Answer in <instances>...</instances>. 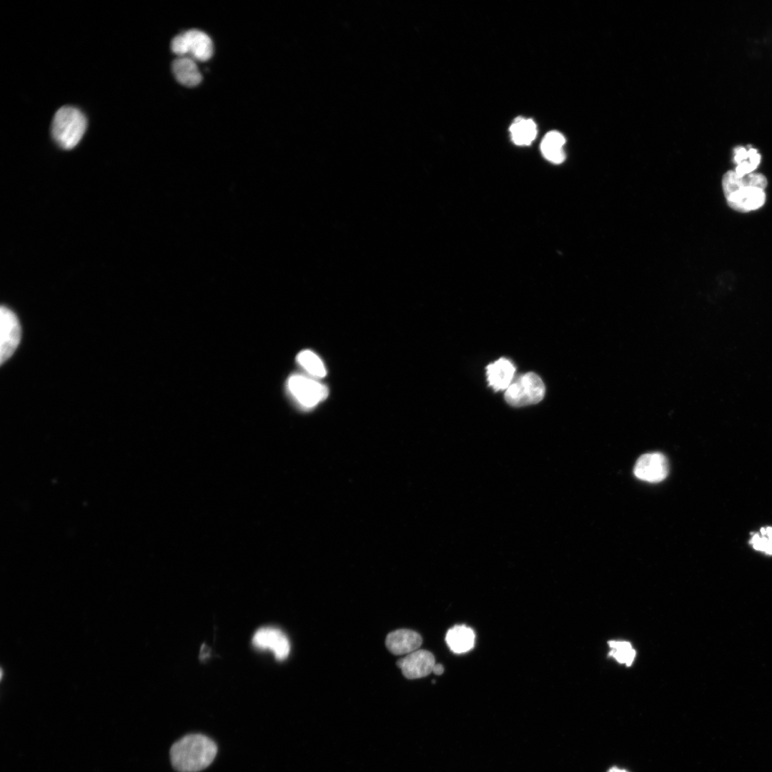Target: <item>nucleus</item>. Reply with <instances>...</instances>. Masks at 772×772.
<instances>
[{"label": "nucleus", "instance_id": "obj_1", "mask_svg": "<svg viewBox=\"0 0 772 772\" xmlns=\"http://www.w3.org/2000/svg\"><path fill=\"white\" fill-rule=\"evenodd\" d=\"M766 177L761 173L738 176L728 171L722 178V188L728 206L733 209L748 212L758 209L766 202Z\"/></svg>", "mask_w": 772, "mask_h": 772}, {"label": "nucleus", "instance_id": "obj_2", "mask_svg": "<svg viewBox=\"0 0 772 772\" xmlns=\"http://www.w3.org/2000/svg\"><path fill=\"white\" fill-rule=\"evenodd\" d=\"M217 753L215 742L201 733L188 734L171 747L169 755L174 768L179 772H198L208 767Z\"/></svg>", "mask_w": 772, "mask_h": 772}, {"label": "nucleus", "instance_id": "obj_3", "mask_svg": "<svg viewBox=\"0 0 772 772\" xmlns=\"http://www.w3.org/2000/svg\"><path fill=\"white\" fill-rule=\"evenodd\" d=\"M86 125V119L79 109L64 106L59 109L54 116L51 135L60 147L71 149L81 139Z\"/></svg>", "mask_w": 772, "mask_h": 772}, {"label": "nucleus", "instance_id": "obj_4", "mask_svg": "<svg viewBox=\"0 0 772 772\" xmlns=\"http://www.w3.org/2000/svg\"><path fill=\"white\" fill-rule=\"evenodd\" d=\"M545 392L541 378L530 372L513 380L505 392V401L513 407H522L540 402Z\"/></svg>", "mask_w": 772, "mask_h": 772}, {"label": "nucleus", "instance_id": "obj_5", "mask_svg": "<svg viewBox=\"0 0 772 772\" xmlns=\"http://www.w3.org/2000/svg\"><path fill=\"white\" fill-rule=\"evenodd\" d=\"M287 386L294 400L305 409L315 407L328 395V390L325 385L313 378L299 374L290 376Z\"/></svg>", "mask_w": 772, "mask_h": 772}, {"label": "nucleus", "instance_id": "obj_6", "mask_svg": "<svg viewBox=\"0 0 772 772\" xmlns=\"http://www.w3.org/2000/svg\"><path fill=\"white\" fill-rule=\"evenodd\" d=\"M21 326L16 315L6 306L0 309V362L14 352L21 340Z\"/></svg>", "mask_w": 772, "mask_h": 772}, {"label": "nucleus", "instance_id": "obj_7", "mask_svg": "<svg viewBox=\"0 0 772 772\" xmlns=\"http://www.w3.org/2000/svg\"><path fill=\"white\" fill-rule=\"evenodd\" d=\"M669 472L668 462L660 452H649L642 455L637 460L633 472L639 480L656 483L666 478Z\"/></svg>", "mask_w": 772, "mask_h": 772}, {"label": "nucleus", "instance_id": "obj_8", "mask_svg": "<svg viewBox=\"0 0 772 772\" xmlns=\"http://www.w3.org/2000/svg\"><path fill=\"white\" fill-rule=\"evenodd\" d=\"M252 643L258 648L271 650L279 660L286 659L290 652V643L287 635L279 629L272 627L258 629L254 634Z\"/></svg>", "mask_w": 772, "mask_h": 772}, {"label": "nucleus", "instance_id": "obj_9", "mask_svg": "<svg viewBox=\"0 0 772 772\" xmlns=\"http://www.w3.org/2000/svg\"><path fill=\"white\" fill-rule=\"evenodd\" d=\"M435 665L434 655L425 650H417L397 662V665L401 669L404 676L408 679L427 676L432 672Z\"/></svg>", "mask_w": 772, "mask_h": 772}, {"label": "nucleus", "instance_id": "obj_10", "mask_svg": "<svg viewBox=\"0 0 772 772\" xmlns=\"http://www.w3.org/2000/svg\"><path fill=\"white\" fill-rule=\"evenodd\" d=\"M422 637L417 632L409 629H399L390 633L386 638L385 645L388 650L394 655L409 654L420 647Z\"/></svg>", "mask_w": 772, "mask_h": 772}, {"label": "nucleus", "instance_id": "obj_11", "mask_svg": "<svg viewBox=\"0 0 772 772\" xmlns=\"http://www.w3.org/2000/svg\"><path fill=\"white\" fill-rule=\"evenodd\" d=\"M515 371V367L510 360L505 357L500 358L486 367L489 385L495 391L506 390L513 380Z\"/></svg>", "mask_w": 772, "mask_h": 772}, {"label": "nucleus", "instance_id": "obj_12", "mask_svg": "<svg viewBox=\"0 0 772 772\" xmlns=\"http://www.w3.org/2000/svg\"><path fill=\"white\" fill-rule=\"evenodd\" d=\"M172 69L175 79L184 86H196L202 81V76L198 66L190 56H178L173 61Z\"/></svg>", "mask_w": 772, "mask_h": 772}, {"label": "nucleus", "instance_id": "obj_13", "mask_svg": "<svg viewBox=\"0 0 772 772\" xmlns=\"http://www.w3.org/2000/svg\"><path fill=\"white\" fill-rule=\"evenodd\" d=\"M184 34L188 41L190 57L200 61H206L212 57L213 44L207 34L198 29H190Z\"/></svg>", "mask_w": 772, "mask_h": 772}, {"label": "nucleus", "instance_id": "obj_14", "mask_svg": "<svg viewBox=\"0 0 772 772\" xmlns=\"http://www.w3.org/2000/svg\"><path fill=\"white\" fill-rule=\"evenodd\" d=\"M475 640L473 630L465 625L451 628L445 636V641L450 649L457 654L470 650L474 647Z\"/></svg>", "mask_w": 772, "mask_h": 772}, {"label": "nucleus", "instance_id": "obj_15", "mask_svg": "<svg viewBox=\"0 0 772 772\" xmlns=\"http://www.w3.org/2000/svg\"><path fill=\"white\" fill-rule=\"evenodd\" d=\"M565 143V139L561 133L557 131L547 133L540 144L543 155L553 164L562 163L565 158L563 150Z\"/></svg>", "mask_w": 772, "mask_h": 772}, {"label": "nucleus", "instance_id": "obj_16", "mask_svg": "<svg viewBox=\"0 0 772 772\" xmlns=\"http://www.w3.org/2000/svg\"><path fill=\"white\" fill-rule=\"evenodd\" d=\"M511 139L519 146L530 145L537 135V127L531 119L517 117L510 127Z\"/></svg>", "mask_w": 772, "mask_h": 772}, {"label": "nucleus", "instance_id": "obj_17", "mask_svg": "<svg viewBox=\"0 0 772 772\" xmlns=\"http://www.w3.org/2000/svg\"><path fill=\"white\" fill-rule=\"evenodd\" d=\"M299 365L311 376L314 377H323L327 371L321 359L311 350H303L297 357Z\"/></svg>", "mask_w": 772, "mask_h": 772}, {"label": "nucleus", "instance_id": "obj_18", "mask_svg": "<svg viewBox=\"0 0 772 772\" xmlns=\"http://www.w3.org/2000/svg\"><path fill=\"white\" fill-rule=\"evenodd\" d=\"M609 645L613 648L610 655L614 657L618 662L630 665L635 657V652L628 642L610 641Z\"/></svg>", "mask_w": 772, "mask_h": 772}, {"label": "nucleus", "instance_id": "obj_19", "mask_svg": "<svg viewBox=\"0 0 772 772\" xmlns=\"http://www.w3.org/2000/svg\"><path fill=\"white\" fill-rule=\"evenodd\" d=\"M172 51L178 56H185L189 54V44L185 34L176 36L171 43Z\"/></svg>", "mask_w": 772, "mask_h": 772}, {"label": "nucleus", "instance_id": "obj_20", "mask_svg": "<svg viewBox=\"0 0 772 772\" xmlns=\"http://www.w3.org/2000/svg\"><path fill=\"white\" fill-rule=\"evenodd\" d=\"M749 543L753 545L755 550L764 551L767 554L772 555V541L767 536L762 535V537H760L758 534H754Z\"/></svg>", "mask_w": 772, "mask_h": 772}, {"label": "nucleus", "instance_id": "obj_21", "mask_svg": "<svg viewBox=\"0 0 772 772\" xmlns=\"http://www.w3.org/2000/svg\"><path fill=\"white\" fill-rule=\"evenodd\" d=\"M733 161L737 164L743 161L750 160L748 151L743 147H736L734 150Z\"/></svg>", "mask_w": 772, "mask_h": 772}, {"label": "nucleus", "instance_id": "obj_22", "mask_svg": "<svg viewBox=\"0 0 772 772\" xmlns=\"http://www.w3.org/2000/svg\"><path fill=\"white\" fill-rule=\"evenodd\" d=\"M432 672L436 675H441L444 672V668L441 664L435 663Z\"/></svg>", "mask_w": 772, "mask_h": 772}, {"label": "nucleus", "instance_id": "obj_23", "mask_svg": "<svg viewBox=\"0 0 772 772\" xmlns=\"http://www.w3.org/2000/svg\"><path fill=\"white\" fill-rule=\"evenodd\" d=\"M766 536H767V538L770 540L772 541V528L771 527L766 528Z\"/></svg>", "mask_w": 772, "mask_h": 772}, {"label": "nucleus", "instance_id": "obj_24", "mask_svg": "<svg viewBox=\"0 0 772 772\" xmlns=\"http://www.w3.org/2000/svg\"><path fill=\"white\" fill-rule=\"evenodd\" d=\"M608 772H628V771H625L623 769L618 768L616 767H613L608 771Z\"/></svg>", "mask_w": 772, "mask_h": 772}]
</instances>
